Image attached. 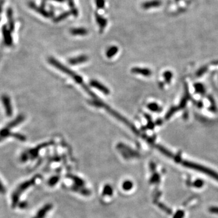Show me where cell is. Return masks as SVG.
<instances>
[{
    "instance_id": "obj_14",
    "label": "cell",
    "mask_w": 218,
    "mask_h": 218,
    "mask_svg": "<svg viewBox=\"0 0 218 218\" xmlns=\"http://www.w3.org/2000/svg\"><path fill=\"white\" fill-rule=\"evenodd\" d=\"M68 177L74 180L75 186L80 187H83L84 186V181L79 177L74 175H68Z\"/></svg>"
},
{
    "instance_id": "obj_1",
    "label": "cell",
    "mask_w": 218,
    "mask_h": 218,
    "mask_svg": "<svg viewBox=\"0 0 218 218\" xmlns=\"http://www.w3.org/2000/svg\"><path fill=\"white\" fill-rule=\"evenodd\" d=\"M48 61H49V63L50 64L57 67L58 69H59L61 72H63L64 74L68 75V76H71L77 83H78L79 84H82L83 83V80L80 76L76 75L74 72H72V70H70V69L67 68L66 67L61 64L59 61H58L55 58H50L48 59Z\"/></svg>"
},
{
    "instance_id": "obj_4",
    "label": "cell",
    "mask_w": 218,
    "mask_h": 218,
    "mask_svg": "<svg viewBox=\"0 0 218 218\" xmlns=\"http://www.w3.org/2000/svg\"><path fill=\"white\" fill-rule=\"evenodd\" d=\"M117 149L120 152L125 159H130L134 158H138L139 155L138 152L134 151L132 149L123 144H119L117 146Z\"/></svg>"
},
{
    "instance_id": "obj_9",
    "label": "cell",
    "mask_w": 218,
    "mask_h": 218,
    "mask_svg": "<svg viewBox=\"0 0 218 218\" xmlns=\"http://www.w3.org/2000/svg\"><path fill=\"white\" fill-rule=\"evenodd\" d=\"M70 33L74 36H85L88 34L89 31L84 28H71Z\"/></svg>"
},
{
    "instance_id": "obj_25",
    "label": "cell",
    "mask_w": 218,
    "mask_h": 218,
    "mask_svg": "<svg viewBox=\"0 0 218 218\" xmlns=\"http://www.w3.org/2000/svg\"><path fill=\"white\" fill-rule=\"evenodd\" d=\"M158 149L160 150V151H161V152L163 154H164L165 155L168 156H169V157H171V156H172V154L170 152L167 151V150L166 149H165L164 147H161V146H158Z\"/></svg>"
},
{
    "instance_id": "obj_6",
    "label": "cell",
    "mask_w": 218,
    "mask_h": 218,
    "mask_svg": "<svg viewBox=\"0 0 218 218\" xmlns=\"http://www.w3.org/2000/svg\"><path fill=\"white\" fill-rule=\"evenodd\" d=\"M90 84L91 86L95 87V89L103 92L105 95H109L110 94L109 89L96 80H92L90 83Z\"/></svg>"
},
{
    "instance_id": "obj_12",
    "label": "cell",
    "mask_w": 218,
    "mask_h": 218,
    "mask_svg": "<svg viewBox=\"0 0 218 218\" xmlns=\"http://www.w3.org/2000/svg\"><path fill=\"white\" fill-rule=\"evenodd\" d=\"M118 50H119L117 46H113L110 47L107 50V51L105 52L106 57L109 58H112L118 53Z\"/></svg>"
},
{
    "instance_id": "obj_8",
    "label": "cell",
    "mask_w": 218,
    "mask_h": 218,
    "mask_svg": "<svg viewBox=\"0 0 218 218\" xmlns=\"http://www.w3.org/2000/svg\"><path fill=\"white\" fill-rule=\"evenodd\" d=\"M88 60V57L85 55H79L78 57L72 58L68 60L69 63L71 65H77L84 63Z\"/></svg>"
},
{
    "instance_id": "obj_24",
    "label": "cell",
    "mask_w": 218,
    "mask_h": 218,
    "mask_svg": "<svg viewBox=\"0 0 218 218\" xmlns=\"http://www.w3.org/2000/svg\"><path fill=\"white\" fill-rule=\"evenodd\" d=\"M204 185V181L201 180H197L193 183V186L196 188H201Z\"/></svg>"
},
{
    "instance_id": "obj_22",
    "label": "cell",
    "mask_w": 218,
    "mask_h": 218,
    "mask_svg": "<svg viewBox=\"0 0 218 218\" xmlns=\"http://www.w3.org/2000/svg\"><path fill=\"white\" fill-rule=\"evenodd\" d=\"M147 107L150 110H152L153 112H158L161 110V109L158 106V105L155 103H150L149 104H148Z\"/></svg>"
},
{
    "instance_id": "obj_31",
    "label": "cell",
    "mask_w": 218,
    "mask_h": 218,
    "mask_svg": "<svg viewBox=\"0 0 218 218\" xmlns=\"http://www.w3.org/2000/svg\"><path fill=\"white\" fill-rule=\"evenodd\" d=\"M67 1H68V0H67Z\"/></svg>"
},
{
    "instance_id": "obj_17",
    "label": "cell",
    "mask_w": 218,
    "mask_h": 218,
    "mask_svg": "<svg viewBox=\"0 0 218 218\" xmlns=\"http://www.w3.org/2000/svg\"><path fill=\"white\" fill-rule=\"evenodd\" d=\"M70 15H72L70 12H64L61 15H59L58 17H57V18H55L54 19V21L56 23L60 22L63 20L66 19L67 18H68Z\"/></svg>"
},
{
    "instance_id": "obj_16",
    "label": "cell",
    "mask_w": 218,
    "mask_h": 218,
    "mask_svg": "<svg viewBox=\"0 0 218 218\" xmlns=\"http://www.w3.org/2000/svg\"><path fill=\"white\" fill-rule=\"evenodd\" d=\"M73 190H74V191H76L78 193H80L81 195H83L84 196H89V195H90V190L84 189V188L82 189V187H77V186L75 185L73 187Z\"/></svg>"
},
{
    "instance_id": "obj_28",
    "label": "cell",
    "mask_w": 218,
    "mask_h": 218,
    "mask_svg": "<svg viewBox=\"0 0 218 218\" xmlns=\"http://www.w3.org/2000/svg\"><path fill=\"white\" fill-rule=\"evenodd\" d=\"M6 192V189L2 183V182L0 180V193H4Z\"/></svg>"
},
{
    "instance_id": "obj_10",
    "label": "cell",
    "mask_w": 218,
    "mask_h": 218,
    "mask_svg": "<svg viewBox=\"0 0 218 218\" xmlns=\"http://www.w3.org/2000/svg\"><path fill=\"white\" fill-rule=\"evenodd\" d=\"M132 72L134 74L141 75L142 76H149L151 75L152 72L148 68H144L139 67H134L132 69Z\"/></svg>"
},
{
    "instance_id": "obj_23",
    "label": "cell",
    "mask_w": 218,
    "mask_h": 218,
    "mask_svg": "<svg viewBox=\"0 0 218 218\" xmlns=\"http://www.w3.org/2000/svg\"><path fill=\"white\" fill-rule=\"evenodd\" d=\"M158 205L159 206V207H160V209H162L163 211H165L167 214L171 215V214L172 213L171 210H170L169 208H168V207H167V206H165L164 204H162V203H159V204H158Z\"/></svg>"
},
{
    "instance_id": "obj_7",
    "label": "cell",
    "mask_w": 218,
    "mask_h": 218,
    "mask_svg": "<svg viewBox=\"0 0 218 218\" xmlns=\"http://www.w3.org/2000/svg\"><path fill=\"white\" fill-rule=\"evenodd\" d=\"M53 205L51 204H48L45 205L43 207L40 209L36 215V216L33 218H44L47 213L52 209Z\"/></svg>"
},
{
    "instance_id": "obj_26",
    "label": "cell",
    "mask_w": 218,
    "mask_h": 218,
    "mask_svg": "<svg viewBox=\"0 0 218 218\" xmlns=\"http://www.w3.org/2000/svg\"><path fill=\"white\" fill-rule=\"evenodd\" d=\"M185 215V213L182 210H178L175 214L173 218H183Z\"/></svg>"
},
{
    "instance_id": "obj_21",
    "label": "cell",
    "mask_w": 218,
    "mask_h": 218,
    "mask_svg": "<svg viewBox=\"0 0 218 218\" xmlns=\"http://www.w3.org/2000/svg\"><path fill=\"white\" fill-rule=\"evenodd\" d=\"M59 180V178L57 176H53L49 180L48 182V184L51 186V187H53L54 185H55L57 184V183L58 182V181Z\"/></svg>"
},
{
    "instance_id": "obj_5",
    "label": "cell",
    "mask_w": 218,
    "mask_h": 218,
    "mask_svg": "<svg viewBox=\"0 0 218 218\" xmlns=\"http://www.w3.org/2000/svg\"><path fill=\"white\" fill-rule=\"evenodd\" d=\"M95 18L96 22L99 28L100 32L101 33L103 32V30H104V28H106L107 25V23H108L107 19L104 18L103 16L101 15L97 12H95Z\"/></svg>"
},
{
    "instance_id": "obj_11",
    "label": "cell",
    "mask_w": 218,
    "mask_h": 218,
    "mask_svg": "<svg viewBox=\"0 0 218 218\" xmlns=\"http://www.w3.org/2000/svg\"><path fill=\"white\" fill-rule=\"evenodd\" d=\"M3 103L4 104V107H6V114L8 115H12V106L10 104V101L9 100V98L8 96H3Z\"/></svg>"
},
{
    "instance_id": "obj_15",
    "label": "cell",
    "mask_w": 218,
    "mask_h": 218,
    "mask_svg": "<svg viewBox=\"0 0 218 218\" xmlns=\"http://www.w3.org/2000/svg\"><path fill=\"white\" fill-rule=\"evenodd\" d=\"M114 193V189L112 185L110 184H106L105 185L103 190V196H111L113 195Z\"/></svg>"
},
{
    "instance_id": "obj_2",
    "label": "cell",
    "mask_w": 218,
    "mask_h": 218,
    "mask_svg": "<svg viewBox=\"0 0 218 218\" xmlns=\"http://www.w3.org/2000/svg\"><path fill=\"white\" fill-rule=\"evenodd\" d=\"M37 176L31 179L30 180H27V181L22 183L20 185L17 187V190L15 191V192L13 193V194L12 195V204H13V207L17 204L18 199H19V196L21 195V193L24 191L27 190V189H28V187H31L32 185H33L35 184V181L37 180Z\"/></svg>"
},
{
    "instance_id": "obj_20",
    "label": "cell",
    "mask_w": 218,
    "mask_h": 218,
    "mask_svg": "<svg viewBox=\"0 0 218 218\" xmlns=\"http://www.w3.org/2000/svg\"><path fill=\"white\" fill-rule=\"evenodd\" d=\"M160 176L158 173H155L150 178V182L151 184H157L160 182Z\"/></svg>"
},
{
    "instance_id": "obj_13",
    "label": "cell",
    "mask_w": 218,
    "mask_h": 218,
    "mask_svg": "<svg viewBox=\"0 0 218 218\" xmlns=\"http://www.w3.org/2000/svg\"><path fill=\"white\" fill-rule=\"evenodd\" d=\"M160 5V2L158 1H147L142 3V8L144 9H148L149 8L156 7Z\"/></svg>"
},
{
    "instance_id": "obj_3",
    "label": "cell",
    "mask_w": 218,
    "mask_h": 218,
    "mask_svg": "<svg viewBox=\"0 0 218 218\" xmlns=\"http://www.w3.org/2000/svg\"><path fill=\"white\" fill-rule=\"evenodd\" d=\"M182 164L185 167H187L190 169H193L194 170L204 173L206 175H207L208 176H211V178H213L214 179H215L216 180L218 181V173L214 171L211 170L210 169L205 167L204 166H202L200 165H198V164L191 162L184 161L183 162Z\"/></svg>"
},
{
    "instance_id": "obj_29",
    "label": "cell",
    "mask_w": 218,
    "mask_h": 218,
    "mask_svg": "<svg viewBox=\"0 0 218 218\" xmlns=\"http://www.w3.org/2000/svg\"><path fill=\"white\" fill-rule=\"evenodd\" d=\"M155 165L154 164H153V163H152L151 164V165H150V168H151V169H152V171H155Z\"/></svg>"
},
{
    "instance_id": "obj_27",
    "label": "cell",
    "mask_w": 218,
    "mask_h": 218,
    "mask_svg": "<svg viewBox=\"0 0 218 218\" xmlns=\"http://www.w3.org/2000/svg\"><path fill=\"white\" fill-rule=\"evenodd\" d=\"M209 211L214 214H217L218 215V207H211L209 209Z\"/></svg>"
},
{
    "instance_id": "obj_19",
    "label": "cell",
    "mask_w": 218,
    "mask_h": 218,
    "mask_svg": "<svg viewBox=\"0 0 218 218\" xmlns=\"http://www.w3.org/2000/svg\"><path fill=\"white\" fill-rule=\"evenodd\" d=\"M95 3L96 7L98 9H104L105 5V0H95Z\"/></svg>"
},
{
    "instance_id": "obj_30",
    "label": "cell",
    "mask_w": 218,
    "mask_h": 218,
    "mask_svg": "<svg viewBox=\"0 0 218 218\" xmlns=\"http://www.w3.org/2000/svg\"><path fill=\"white\" fill-rule=\"evenodd\" d=\"M52 1H57L58 3H63L65 0H52Z\"/></svg>"
},
{
    "instance_id": "obj_18",
    "label": "cell",
    "mask_w": 218,
    "mask_h": 218,
    "mask_svg": "<svg viewBox=\"0 0 218 218\" xmlns=\"http://www.w3.org/2000/svg\"><path fill=\"white\" fill-rule=\"evenodd\" d=\"M122 187L125 191H130L133 187V183L132 181L129 180H125L123 183Z\"/></svg>"
}]
</instances>
